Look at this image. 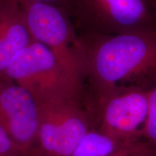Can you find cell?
<instances>
[{"instance_id": "obj_1", "label": "cell", "mask_w": 156, "mask_h": 156, "mask_svg": "<svg viewBox=\"0 0 156 156\" xmlns=\"http://www.w3.org/2000/svg\"><path fill=\"white\" fill-rule=\"evenodd\" d=\"M78 36L86 58L85 87L89 99L153 86L156 33Z\"/></svg>"}, {"instance_id": "obj_2", "label": "cell", "mask_w": 156, "mask_h": 156, "mask_svg": "<svg viewBox=\"0 0 156 156\" xmlns=\"http://www.w3.org/2000/svg\"><path fill=\"white\" fill-rule=\"evenodd\" d=\"M78 34L156 33V0H69Z\"/></svg>"}, {"instance_id": "obj_3", "label": "cell", "mask_w": 156, "mask_h": 156, "mask_svg": "<svg viewBox=\"0 0 156 156\" xmlns=\"http://www.w3.org/2000/svg\"><path fill=\"white\" fill-rule=\"evenodd\" d=\"M20 4L35 41L49 48L67 75L85 87L86 58L69 12L48 4Z\"/></svg>"}, {"instance_id": "obj_4", "label": "cell", "mask_w": 156, "mask_h": 156, "mask_svg": "<svg viewBox=\"0 0 156 156\" xmlns=\"http://www.w3.org/2000/svg\"><path fill=\"white\" fill-rule=\"evenodd\" d=\"M6 75L26 89L36 101L87 100L85 87L67 75L49 48L36 41L15 56Z\"/></svg>"}, {"instance_id": "obj_5", "label": "cell", "mask_w": 156, "mask_h": 156, "mask_svg": "<svg viewBox=\"0 0 156 156\" xmlns=\"http://www.w3.org/2000/svg\"><path fill=\"white\" fill-rule=\"evenodd\" d=\"M36 102L38 130L28 156H70L83 136L93 128L87 100Z\"/></svg>"}, {"instance_id": "obj_6", "label": "cell", "mask_w": 156, "mask_h": 156, "mask_svg": "<svg viewBox=\"0 0 156 156\" xmlns=\"http://www.w3.org/2000/svg\"><path fill=\"white\" fill-rule=\"evenodd\" d=\"M151 89H131L88 99L93 128L122 143L143 138L149 113Z\"/></svg>"}, {"instance_id": "obj_7", "label": "cell", "mask_w": 156, "mask_h": 156, "mask_svg": "<svg viewBox=\"0 0 156 156\" xmlns=\"http://www.w3.org/2000/svg\"><path fill=\"white\" fill-rule=\"evenodd\" d=\"M38 124V104L34 96L9 77L0 78V125L28 153Z\"/></svg>"}, {"instance_id": "obj_8", "label": "cell", "mask_w": 156, "mask_h": 156, "mask_svg": "<svg viewBox=\"0 0 156 156\" xmlns=\"http://www.w3.org/2000/svg\"><path fill=\"white\" fill-rule=\"evenodd\" d=\"M34 41L19 0H0V78L7 77L12 60Z\"/></svg>"}, {"instance_id": "obj_9", "label": "cell", "mask_w": 156, "mask_h": 156, "mask_svg": "<svg viewBox=\"0 0 156 156\" xmlns=\"http://www.w3.org/2000/svg\"><path fill=\"white\" fill-rule=\"evenodd\" d=\"M131 144L134 143H122L92 128L83 136L70 156H116L123 148Z\"/></svg>"}, {"instance_id": "obj_10", "label": "cell", "mask_w": 156, "mask_h": 156, "mask_svg": "<svg viewBox=\"0 0 156 156\" xmlns=\"http://www.w3.org/2000/svg\"><path fill=\"white\" fill-rule=\"evenodd\" d=\"M143 138L156 149V80L150 90L149 113Z\"/></svg>"}, {"instance_id": "obj_11", "label": "cell", "mask_w": 156, "mask_h": 156, "mask_svg": "<svg viewBox=\"0 0 156 156\" xmlns=\"http://www.w3.org/2000/svg\"><path fill=\"white\" fill-rule=\"evenodd\" d=\"M0 156H28V152L17 145L0 125Z\"/></svg>"}, {"instance_id": "obj_12", "label": "cell", "mask_w": 156, "mask_h": 156, "mask_svg": "<svg viewBox=\"0 0 156 156\" xmlns=\"http://www.w3.org/2000/svg\"><path fill=\"white\" fill-rule=\"evenodd\" d=\"M20 2H38L62 7L69 12V0H19ZM70 13V12H69Z\"/></svg>"}, {"instance_id": "obj_13", "label": "cell", "mask_w": 156, "mask_h": 156, "mask_svg": "<svg viewBox=\"0 0 156 156\" xmlns=\"http://www.w3.org/2000/svg\"><path fill=\"white\" fill-rule=\"evenodd\" d=\"M129 156H154V155L145 146L136 143Z\"/></svg>"}, {"instance_id": "obj_14", "label": "cell", "mask_w": 156, "mask_h": 156, "mask_svg": "<svg viewBox=\"0 0 156 156\" xmlns=\"http://www.w3.org/2000/svg\"><path fill=\"white\" fill-rule=\"evenodd\" d=\"M135 144L136 143L131 144V145H129L127 146H126V147H124L122 151L118 153V155L116 156H129L130 152L132 151V150L133 149L134 146L135 145Z\"/></svg>"}]
</instances>
